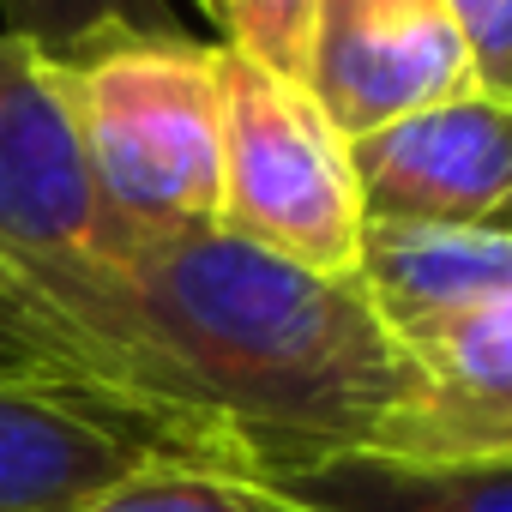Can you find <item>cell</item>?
<instances>
[{
	"instance_id": "6da1fadb",
	"label": "cell",
	"mask_w": 512,
	"mask_h": 512,
	"mask_svg": "<svg viewBox=\"0 0 512 512\" xmlns=\"http://www.w3.org/2000/svg\"><path fill=\"white\" fill-rule=\"evenodd\" d=\"M55 314L103 386L217 428L290 488L356 464L410 386L356 278H320L223 229L115 247Z\"/></svg>"
},
{
	"instance_id": "7a4b0ae2",
	"label": "cell",
	"mask_w": 512,
	"mask_h": 512,
	"mask_svg": "<svg viewBox=\"0 0 512 512\" xmlns=\"http://www.w3.org/2000/svg\"><path fill=\"white\" fill-rule=\"evenodd\" d=\"M97 187L109 253L217 229L223 187V43L187 31L115 37L55 61Z\"/></svg>"
},
{
	"instance_id": "3957f363",
	"label": "cell",
	"mask_w": 512,
	"mask_h": 512,
	"mask_svg": "<svg viewBox=\"0 0 512 512\" xmlns=\"http://www.w3.org/2000/svg\"><path fill=\"white\" fill-rule=\"evenodd\" d=\"M362 199L350 139L302 79L223 49V187L217 229L296 260L320 278H356Z\"/></svg>"
},
{
	"instance_id": "277c9868",
	"label": "cell",
	"mask_w": 512,
	"mask_h": 512,
	"mask_svg": "<svg viewBox=\"0 0 512 512\" xmlns=\"http://www.w3.org/2000/svg\"><path fill=\"white\" fill-rule=\"evenodd\" d=\"M175 452L247 464L217 428L121 386L85 374H0V512H79L127 470Z\"/></svg>"
},
{
	"instance_id": "5b68a950",
	"label": "cell",
	"mask_w": 512,
	"mask_h": 512,
	"mask_svg": "<svg viewBox=\"0 0 512 512\" xmlns=\"http://www.w3.org/2000/svg\"><path fill=\"white\" fill-rule=\"evenodd\" d=\"M0 260L49 308L67 284L109 260V229L61 73L13 31H0Z\"/></svg>"
},
{
	"instance_id": "8992f818",
	"label": "cell",
	"mask_w": 512,
	"mask_h": 512,
	"mask_svg": "<svg viewBox=\"0 0 512 512\" xmlns=\"http://www.w3.org/2000/svg\"><path fill=\"white\" fill-rule=\"evenodd\" d=\"M404 362L410 386L380 416L356 464L404 476L512 464V296L422 338Z\"/></svg>"
},
{
	"instance_id": "52a82bcc",
	"label": "cell",
	"mask_w": 512,
	"mask_h": 512,
	"mask_svg": "<svg viewBox=\"0 0 512 512\" xmlns=\"http://www.w3.org/2000/svg\"><path fill=\"white\" fill-rule=\"evenodd\" d=\"M302 85L320 97L344 139L482 91L446 0H320Z\"/></svg>"
},
{
	"instance_id": "ba28073f",
	"label": "cell",
	"mask_w": 512,
	"mask_h": 512,
	"mask_svg": "<svg viewBox=\"0 0 512 512\" xmlns=\"http://www.w3.org/2000/svg\"><path fill=\"white\" fill-rule=\"evenodd\" d=\"M350 169L368 223L506 229V199H512L506 97L464 91L380 133H362L350 139Z\"/></svg>"
},
{
	"instance_id": "9c48e42d",
	"label": "cell",
	"mask_w": 512,
	"mask_h": 512,
	"mask_svg": "<svg viewBox=\"0 0 512 512\" xmlns=\"http://www.w3.org/2000/svg\"><path fill=\"white\" fill-rule=\"evenodd\" d=\"M356 290L404 356L482 302L512 296V235L464 223H362Z\"/></svg>"
},
{
	"instance_id": "30bf717a",
	"label": "cell",
	"mask_w": 512,
	"mask_h": 512,
	"mask_svg": "<svg viewBox=\"0 0 512 512\" xmlns=\"http://www.w3.org/2000/svg\"><path fill=\"white\" fill-rule=\"evenodd\" d=\"M79 512H338V506L229 458L175 452V458H151L127 470Z\"/></svg>"
},
{
	"instance_id": "8fae6325",
	"label": "cell",
	"mask_w": 512,
	"mask_h": 512,
	"mask_svg": "<svg viewBox=\"0 0 512 512\" xmlns=\"http://www.w3.org/2000/svg\"><path fill=\"white\" fill-rule=\"evenodd\" d=\"M0 19L13 37L37 43L49 61L115 37H169L181 31L175 0H0Z\"/></svg>"
},
{
	"instance_id": "7c38bea8",
	"label": "cell",
	"mask_w": 512,
	"mask_h": 512,
	"mask_svg": "<svg viewBox=\"0 0 512 512\" xmlns=\"http://www.w3.org/2000/svg\"><path fill=\"white\" fill-rule=\"evenodd\" d=\"M205 19L223 31L217 43L253 67H272L284 79L308 73L314 25H320V0H199Z\"/></svg>"
},
{
	"instance_id": "4fadbf2b",
	"label": "cell",
	"mask_w": 512,
	"mask_h": 512,
	"mask_svg": "<svg viewBox=\"0 0 512 512\" xmlns=\"http://www.w3.org/2000/svg\"><path fill=\"white\" fill-rule=\"evenodd\" d=\"M380 488V512H512V464L488 470H440V476H404L362 464Z\"/></svg>"
},
{
	"instance_id": "5bb4252c",
	"label": "cell",
	"mask_w": 512,
	"mask_h": 512,
	"mask_svg": "<svg viewBox=\"0 0 512 512\" xmlns=\"http://www.w3.org/2000/svg\"><path fill=\"white\" fill-rule=\"evenodd\" d=\"M0 332H13V338H25V344H37L43 356H55V362H67V368H79V374H91L85 368V356L73 350V338H67V326L55 320V308L0 260ZM97 380V374H91Z\"/></svg>"
},
{
	"instance_id": "9a60e30c",
	"label": "cell",
	"mask_w": 512,
	"mask_h": 512,
	"mask_svg": "<svg viewBox=\"0 0 512 512\" xmlns=\"http://www.w3.org/2000/svg\"><path fill=\"white\" fill-rule=\"evenodd\" d=\"M446 7L464 31V49L476 61L482 91L506 97V79H512V0H446Z\"/></svg>"
},
{
	"instance_id": "2e32d148",
	"label": "cell",
	"mask_w": 512,
	"mask_h": 512,
	"mask_svg": "<svg viewBox=\"0 0 512 512\" xmlns=\"http://www.w3.org/2000/svg\"><path fill=\"white\" fill-rule=\"evenodd\" d=\"M0 374H79V368L43 356L37 344H25V338H13V332H0ZM85 380H91V374H85Z\"/></svg>"
}]
</instances>
